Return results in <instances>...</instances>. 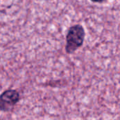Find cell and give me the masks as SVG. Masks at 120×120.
I'll list each match as a JSON object with an SVG mask.
<instances>
[{
    "label": "cell",
    "mask_w": 120,
    "mask_h": 120,
    "mask_svg": "<svg viewBox=\"0 0 120 120\" xmlns=\"http://www.w3.org/2000/svg\"><path fill=\"white\" fill-rule=\"evenodd\" d=\"M20 95L16 90L9 89L0 95V110L8 112L19 101Z\"/></svg>",
    "instance_id": "7a4b0ae2"
},
{
    "label": "cell",
    "mask_w": 120,
    "mask_h": 120,
    "mask_svg": "<svg viewBox=\"0 0 120 120\" xmlns=\"http://www.w3.org/2000/svg\"><path fill=\"white\" fill-rule=\"evenodd\" d=\"M85 34V30L81 25L71 27L66 34V52L67 53H73L79 49L83 44Z\"/></svg>",
    "instance_id": "6da1fadb"
},
{
    "label": "cell",
    "mask_w": 120,
    "mask_h": 120,
    "mask_svg": "<svg viewBox=\"0 0 120 120\" xmlns=\"http://www.w3.org/2000/svg\"><path fill=\"white\" fill-rule=\"evenodd\" d=\"M91 1H92L93 2H98V3H102V2H103V1H106V0H91Z\"/></svg>",
    "instance_id": "3957f363"
}]
</instances>
